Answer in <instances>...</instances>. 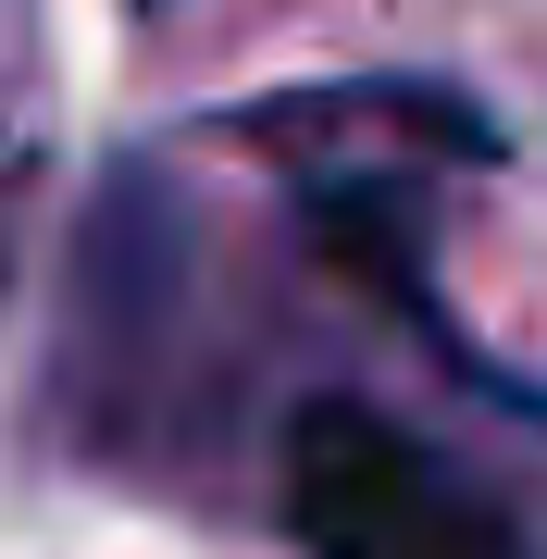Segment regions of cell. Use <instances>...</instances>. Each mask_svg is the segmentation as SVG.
Returning a JSON list of instances; mask_svg holds the SVG:
<instances>
[{
    "instance_id": "obj_1",
    "label": "cell",
    "mask_w": 547,
    "mask_h": 559,
    "mask_svg": "<svg viewBox=\"0 0 547 559\" xmlns=\"http://www.w3.org/2000/svg\"><path fill=\"white\" fill-rule=\"evenodd\" d=\"M286 535L311 559H535L523 510L486 473H461L448 448H424L411 423H385L361 399L299 411V436H286Z\"/></svg>"
},
{
    "instance_id": "obj_2",
    "label": "cell",
    "mask_w": 547,
    "mask_h": 559,
    "mask_svg": "<svg viewBox=\"0 0 547 559\" xmlns=\"http://www.w3.org/2000/svg\"><path fill=\"white\" fill-rule=\"evenodd\" d=\"M13 175H25V150L0 138V286H13Z\"/></svg>"
}]
</instances>
